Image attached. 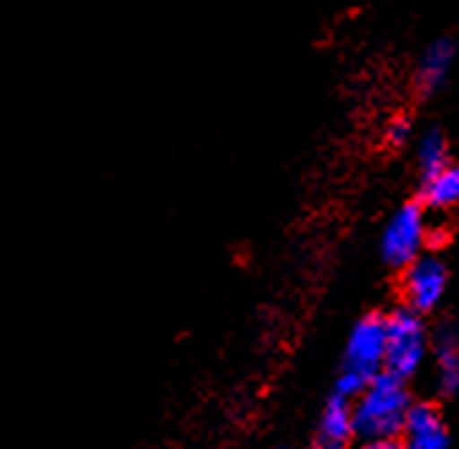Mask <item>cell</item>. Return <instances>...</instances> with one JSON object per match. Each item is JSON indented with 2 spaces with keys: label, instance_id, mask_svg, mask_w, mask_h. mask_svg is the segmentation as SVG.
Instances as JSON below:
<instances>
[{
  "label": "cell",
  "instance_id": "5b68a950",
  "mask_svg": "<svg viewBox=\"0 0 459 449\" xmlns=\"http://www.w3.org/2000/svg\"><path fill=\"white\" fill-rule=\"evenodd\" d=\"M446 266L435 255H421L402 274V296L413 313H429L446 294Z\"/></svg>",
  "mask_w": 459,
  "mask_h": 449
},
{
  "label": "cell",
  "instance_id": "9c48e42d",
  "mask_svg": "<svg viewBox=\"0 0 459 449\" xmlns=\"http://www.w3.org/2000/svg\"><path fill=\"white\" fill-rule=\"evenodd\" d=\"M435 370L446 395L459 392V334L454 326H443L435 340Z\"/></svg>",
  "mask_w": 459,
  "mask_h": 449
},
{
  "label": "cell",
  "instance_id": "7a4b0ae2",
  "mask_svg": "<svg viewBox=\"0 0 459 449\" xmlns=\"http://www.w3.org/2000/svg\"><path fill=\"white\" fill-rule=\"evenodd\" d=\"M429 351V334L419 313L399 307L385 315V373L405 381L419 373Z\"/></svg>",
  "mask_w": 459,
  "mask_h": 449
},
{
  "label": "cell",
  "instance_id": "277c9868",
  "mask_svg": "<svg viewBox=\"0 0 459 449\" xmlns=\"http://www.w3.org/2000/svg\"><path fill=\"white\" fill-rule=\"evenodd\" d=\"M342 373L364 383L385 373V318L367 315L351 329L348 346H344Z\"/></svg>",
  "mask_w": 459,
  "mask_h": 449
},
{
  "label": "cell",
  "instance_id": "4fadbf2b",
  "mask_svg": "<svg viewBox=\"0 0 459 449\" xmlns=\"http://www.w3.org/2000/svg\"><path fill=\"white\" fill-rule=\"evenodd\" d=\"M364 449H411V446L399 438H383V441H367Z\"/></svg>",
  "mask_w": 459,
  "mask_h": 449
},
{
  "label": "cell",
  "instance_id": "8992f818",
  "mask_svg": "<svg viewBox=\"0 0 459 449\" xmlns=\"http://www.w3.org/2000/svg\"><path fill=\"white\" fill-rule=\"evenodd\" d=\"M405 444L411 449H448V430L435 406L413 403L405 422Z\"/></svg>",
  "mask_w": 459,
  "mask_h": 449
},
{
  "label": "cell",
  "instance_id": "6da1fadb",
  "mask_svg": "<svg viewBox=\"0 0 459 449\" xmlns=\"http://www.w3.org/2000/svg\"><path fill=\"white\" fill-rule=\"evenodd\" d=\"M411 409L413 403L405 389V381H399L388 373H380L353 401L356 433L367 441L396 438L399 430H405Z\"/></svg>",
  "mask_w": 459,
  "mask_h": 449
},
{
  "label": "cell",
  "instance_id": "3957f363",
  "mask_svg": "<svg viewBox=\"0 0 459 449\" xmlns=\"http://www.w3.org/2000/svg\"><path fill=\"white\" fill-rule=\"evenodd\" d=\"M429 239V224L416 203L399 206L383 228L380 236V252L391 266H411L413 260L421 258V250Z\"/></svg>",
  "mask_w": 459,
  "mask_h": 449
},
{
  "label": "cell",
  "instance_id": "30bf717a",
  "mask_svg": "<svg viewBox=\"0 0 459 449\" xmlns=\"http://www.w3.org/2000/svg\"><path fill=\"white\" fill-rule=\"evenodd\" d=\"M424 203L432 208H451L459 206V164L448 162L440 171L424 176L421 187Z\"/></svg>",
  "mask_w": 459,
  "mask_h": 449
},
{
  "label": "cell",
  "instance_id": "7c38bea8",
  "mask_svg": "<svg viewBox=\"0 0 459 449\" xmlns=\"http://www.w3.org/2000/svg\"><path fill=\"white\" fill-rule=\"evenodd\" d=\"M408 137H411V124H408V119L396 116V119L388 121V127H385V140H388V143L402 145Z\"/></svg>",
  "mask_w": 459,
  "mask_h": 449
},
{
  "label": "cell",
  "instance_id": "8fae6325",
  "mask_svg": "<svg viewBox=\"0 0 459 449\" xmlns=\"http://www.w3.org/2000/svg\"><path fill=\"white\" fill-rule=\"evenodd\" d=\"M416 156H419V164L424 176L440 171V167L448 164V151H446V137L437 132V129H427L421 137H419V145H416Z\"/></svg>",
  "mask_w": 459,
  "mask_h": 449
},
{
  "label": "cell",
  "instance_id": "ba28073f",
  "mask_svg": "<svg viewBox=\"0 0 459 449\" xmlns=\"http://www.w3.org/2000/svg\"><path fill=\"white\" fill-rule=\"evenodd\" d=\"M454 41L448 36H440L435 39L419 61V69H416V85L421 88V93H432L437 85H443L451 64H454Z\"/></svg>",
  "mask_w": 459,
  "mask_h": 449
},
{
  "label": "cell",
  "instance_id": "52a82bcc",
  "mask_svg": "<svg viewBox=\"0 0 459 449\" xmlns=\"http://www.w3.org/2000/svg\"><path fill=\"white\" fill-rule=\"evenodd\" d=\"M356 436V422H353V401L333 395L317 425V444L320 449H344L348 441Z\"/></svg>",
  "mask_w": 459,
  "mask_h": 449
}]
</instances>
